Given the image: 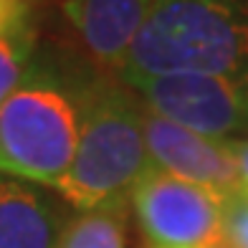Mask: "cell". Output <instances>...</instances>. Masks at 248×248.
<instances>
[{"mask_svg": "<svg viewBox=\"0 0 248 248\" xmlns=\"http://www.w3.org/2000/svg\"><path fill=\"white\" fill-rule=\"evenodd\" d=\"M127 86L155 114L202 137L235 140L248 134V78L170 74L132 78Z\"/></svg>", "mask_w": 248, "mask_h": 248, "instance_id": "4", "label": "cell"}, {"mask_svg": "<svg viewBox=\"0 0 248 248\" xmlns=\"http://www.w3.org/2000/svg\"><path fill=\"white\" fill-rule=\"evenodd\" d=\"M142 129L155 170L200 185L220 195L223 200L243 195V185L228 150V140L202 137L198 132H190L155 114L150 107H144L142 111Z\"/></svg>", "mask_w": 248, "mask_h": 248, "instance_id": "6", "label": "cell"}, {"mask_svg": "<svg viewBox=\"0 0 248 248\" xmlns=\"http://www.w3.org/2000/svg\"><path fill=\"white\" fill-rule=\"evenodd\" d=\"M220 248H248V195L246 193L225 200Z\"/></svg>", "mask_w": 248, "mask_h": 248, "instance_id": "11", "label": "cell"}, {"mask_svg": "<svg viewBox=\"0 0 248 248\" xmlns=\"http://www.w3.org/2000/svg\"><path fill=\"white\" fill-rule=\"evenodd\" d=\"M228 150H231V155H233L235 167H238V177H241L243 193L248 195V137L228 140Z\"/></svg>", "mask_w": 248, "mask_h": 248, "instance_id": "13", "label": "cell"}, {"mask_svg": "<svg viewBox=\"0 0 248 248\" xmlns=\"http://www.w3.org/2000/svg\"><path fill=\"white\" fill-rule=\"evenodd\" d=\"M28 23V0H0V33Z\"/></svg>", "mask_w": 248, "mask_h": 248, "instance_id": "12", "label": "cell"}, {"mask_svg": "<svg viewBox=\"0 0 248 248\" xmlns=\"http://www.w3.org/2000/svg\"><path fill=\"white\" fill-rule=\"evenodd\" d=\"M63 225L48 193L0 175V248H56Z\"/></svg>", "mask_w": 248, "mask_h": 248, "instance_id": "8", "label": "cell"}, {"mask_svg": "<svg viewBox=\"0 0 248 248\" xmlns=\"http://www.w3.org/2000/svg\"><path fill=\"white\" fill-rule=\"evenodd\" d=\"M78 129L76 76L33 66L0 107V175L56 190L71 170Z\"/></svg>", "mask_w": 248, "mask_h": 248, "instance_id": "3", "label": "cell"}, {"mask_svg": "<svg viewBox=\"0 0 248 248\" xmlns=\"http://www.w3.org/2000/svg\"><path fill=\"white\" fill-rule=\"evenodd\" d=\"M36 66V33L28 23H20L0 33V107L23 84Z\"/></svg>", "mask_w": 248, "mask_h": 248, "instance_id": "10", "label": "cell"}, {"mask_svg": "<svg viewBox=\"0 0 248 248\" xmlns=\"http://www.w3.org/2000/svg\"><path fill=\"white\" fill-rule=\"evenodd\" d=\"M170 74L248 78V0H155L119 81Z\"/></svg>", "mask_w": 248, "mask_h": 248, "instance_id": "2", "label": "cell"}, {"mask_svg": "<svg viewBox=\"0 0 248 248\" xmlns=\"http://www.w3.org/2000/svg\"><path fill=\"white\" fill-rule=\"evenodd\" d=\"M129 205L152 248H220L225 200L187 180L152 170L134 185Z\"/></svg>", "mask_w": 248, "mask_h": 248, "instance_id": "5", "label": "cell"}, {"mask_svg": "<svg viewBox=\"0 0 248 248\" xmlns=\"http://www.w3.org/2000/svg\"><path fill=\"white\" fill-rule=\"evenodd\" d=\"M129 202L81 210L63 225L56 248H127Z\"/></svg>", "mask_w": 248, "mask_h": 248, "instance_id": "9", "label": "cell"}, {"mask_svg": "<svg viewBox=\"0 0 248 248\" xmlns=\"http://www.w3.org/2000/svg\"><path fill=\"white\" fill-rule=\"evenodd\" d=\"M78 147L63 183L56 187L81 213L129 202L134 185L152 170L142 129V99L117 76L89 71L76 76Z\"/></svg>", "mask_w": 248, "mask_h": 248, "instance_id": "1", "label": "cell"}, {"mask_svg": "<svg viewBox=\"0 0 248 248\" xmlns=\"http://www.w3.org/2000/svg\"><path fill=\"white\" fill-rule=\"evenodd\" d=\"M155 0H61V16L94 71L117 76Z\"/></svg>", "mask_w": 248, "mask_h": 248, "instance_id": "7", "label": "cell"}]
</instances>
